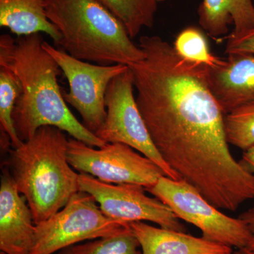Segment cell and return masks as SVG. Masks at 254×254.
I'll list each match as a JSON object with an SVG mask.
<instances>
[{"instance_id":"1","label":"cell","mask_w":254,"mask_h":254,"mask_svg":"<svg viewBox=\"0 0 254 254\" xmlns=\"http://www.w3.org/2000/svg\"><path fill=\"white\" fill-rule=\"evenodd\" d=\"M145 58L128 67L136 103L162 158L182 179L203 182L231 165L225 117L210 91L208 66L181 58L159 36H141Z\"/></svg>"},{"instance_id":"2","label":"cell","mask_w":254,"mask_h":254,"mask_svg":"<svg viewBox=\"0 0 254 254\" xmlns=\"http://www.w3.org/2000/svg\"><path fill=\"white\" fill-rule=\"evenodd\" d=\"M41 33L20 37H0V65L9 68L21 85L13 113V123L22 142L34 136L38 128L52 126L74 139L101 148L107 143L87 129L66 104L58 76L63 72L58 63L43 48Z\"/></svg>"},{"instance_id":"3","label":"cell","mask_w":254,"mask_h":254,"mask_svg":"<svg viewBox=\"0 0 254 254\" xmlns=\"http://www.w3.org/2000/svg\"><path fill=\"white\" fill-rule=\"evenodd\" d=\"M68 143L64 131L44 126L9 150L10 173L31 209L35 225L58 213L80 191L79 174L68 163Z\"/></svg>"},{"instance_id":"4","label":"cell","mask_w":254,"mask_h":254,"mask_svg":"<svg viewBox=\"0 0 254 254\" xmlns=\"http://www.w3.org/2000/svg\"><path fill=\"white\" fill-rule=\"evenodd\" d=\"M46 13L61 34L58 46L68 55L103 66H129L145 53L100 0H48Z\"/></svg>"},{"instance_id":"5","label":"cell","mask_w":254,"mask_h":254,"mask_svg":"<svg viewBox=\"0 0 254 254\" xmlns=\"http://www.w3.org/2000/svg\"><path fill=\"white\" fill-rule=\"evenodd\" d=\"M93 197L78 191L67 204L45 221L36 225L30 254H53L85 240L116 235L130 224L108 218Z\"/></svg>"},{"instance_id":"6","label":"cell","mask_w":254,"mask_h":254,"mask_svg":"<svg viewBox=\"0 0 254 254\" xmlns=\"http://www.w3.org/2000/svg\"><path fill=\"white\" fill-rule=\"evenodd\" d=\"M145 190L168 205L180 220L199 228L205 240L237 250L247 248L251 239L247 224L222 213L187 182L163 176Z\"/></svg>"},{"instance_id":"7","label":"cell","mask_w":254,"mask_h":254,"mask_svg":"<svg viewBox=\"0 0 254 254\" xmlns=\"http://www.w3.org/2000/svg\"><path fill=\"white\" fill-rule=\"evenodd\" d=\"M134 88L129 67L112 80L105 94L106 119L95 134L105 143H124L131 147L153 160L167 177L181 180L155 148L133 95Z\"/></svg>"},{"instance_id":"8","label":"cell","mask_w":254,"mask_h":254,"mask_svg":"<svg viewBox=\"0 0 254 254\" xmlns=\"http://www.w3.org/2000/svg\"><path fill=\"white\" fill-rule=\"evenodd\" d=\"M67 158L71 166L80 173L113 185L131 184L147 189L166 176L153 160L124 143H106L95 149L71 138L68 139Z\"/></svg>"},{"instance_id":"9","label":"cell","mask_w":254,"mask_h":254,"mask_svg":"<svg viewBox=\"0 0 254 254\" xmlns=\"http://www.w3.org/2000/svg\"><path fill=\"white\" fill-rule=\"evenodd\" d=\"M42 46L58 63L67 79L69 91H63L65 102L77 110L83 126L96 133L106 119L105 94L108 87L114 78L128 66L93 64L76 59L46 41Z\"/></svg>"},{"instance_id":"10","label":"cell","mask_w":254,"mask_h":254,"mask_svg":"<svg viewBox=\"0 0 254 254\" xmlns=\"http://www.w3.org/2000/svg\"><path fill=\"white\" fill-rule=\"evenodd\" d=\"M78 182L80 191L91 195L108 218L127 223L149 221L168 230L186 232L173 210L158 198L148 196L141 185L105 183L85 173L79 174Z\"/></svg>"},{"instance_id":"11","label":"cell","mask_w":254,"mask_h":254,"mask_svg":"<svg viewBox=\"0 0 254 254\" xmlns=\"http://www.w3.org/2000/svg\"><path fill=\"white\" fill-rule=\"evenodd\" d=\"M11 173L2 170L0 185V250L6 254H30L36 225Z\"/></svg>"},{"instance_id":"12","label":"cell","mask_w":254,"mask_h":254,"mask_svg":"<svg viewBox=\"0 0 254 254\" xmlns=\"http://www.w3.org/2000/svg\"><path fill=\"white\" fill-rule=\"evenodd\" d=\"M208 80L210 91L225 115L254 104V55L228 54L218 64L208 66Z\"/></svg>"},{"instance_id":"13","label":"cell","mask_w":254,"mask_h":254,"mask_svg":"<svg viewBox=\"0 0 254 254\" xmlns=\"http://www.w3.org/2000/svg\"><path fill=\"white\" fill-rule=\"evenodd\" d=\"M130 224L142 254H230L232 247L195 237L185 232L151 226L144 222Z\"/></svg>"},{"instance_id":"14","label":"cell","mask_w":254,"mask_h":254,"mask_svg":"<svg viewBox=\"0 0 254 254\" xmlns=\"http://www.w3.org/2000/svg\"><path fill=\"white\" fill-rule=\"evenodd\" d=\"M198 15L200 26L214 38L226 34L230 25L234 36L254 28L253 0H203Z\"/></svg>"},{"instance_id":"15","label":"cell","mask_w":254,"mask_h":254,"mask_svg":"<svg viewBox=\"0 0 254 254\" xmlns=\"http://www.w3.org/2000/svg\"><path fill=\"white\" fill-rule=\"evenodd\" d=\"M48 0H0V26L18 37L45 33L58 46L62 36L48 19Z\"/></svg>"},{"instance_id":"16","label":"cell","mask_w":254,"mask_h":254,"mask_svg":"<svg viewBox=\"0 0 254 254\" xmlns=\"http://www.w3.org/2000/svg\"><path fill=\"white\" fill-rule=\"evenodd\" d=\"M123 23L130 38L154 25L158 6L165 0H100Z\"/></svg>"},{"instance_id":"17","label":"cell","mask_w":254,"mask_h":254,"mask_svg":"<svg viewBox=\"0 0 254 254\" xmlns=\"http://www.w3.org/2000/svg\"><path fill=\"white\" fill-rule=\"evenodd\" d=\"M21 91L17 76L9 68L0 65V129L2 148H7L10 143L13 148L22 144L15 130L12 118Z\"/></svg>"},{"instance_id":"18","label":"cell","mask_w":254,"mask_h":254,"mask_svg":"<svg viewBox=\"0 0 254 254\" xmlns=\"http://www.w3.org/2000/svg\"><path fill=\"white\" fill-rule=\"evenodd\" d=\"M131 227L125 231L62 250V254H142Z\"/></svg>"},{"instance_id":"19","label":"cell","mask_w":254,"mask_h":254,"mask_svg":"<svg viewBox=\"0 0 254 254\" xmlns=\"http://www.w3.org/2000/svg\"><path fill=\"white\" fill-rule=\"evenodd\" d=\"M174 49L184 59L214 66L221 58L210 53L206 38L198 28L190 26L182 30L173 45Z\"/></svg>"},{"instance_id":"20","label":"cell","mask_w":254,"mask_h":254,"mask_svg":"<svg viewBox=\"0 0 254 254\" xmlns=\"http://www.w3.org/2000/svg\"><path fill=\"white\" fill-rule=\"evenodd\" d=\"M225 129L229 144L246 150L254 145V104L227 114Z\"/></svg>"},{"instance_id":"21","label":"cell","mask_w":254,"mask_h":254,"mask_svg":"<svg viewBox=\"0 0 254 254\" xmlns=\"http://www.w3.org/2000/svg\"><path fill=\"white\" fill-rule=\"evenodd\" d=\"M225 53L227 55L247 53L254 55V28L237 36L229 35Z\"/></svg>"},{"instance_id":"22","label":"cell","mask_w":254,"mask_h":254,"mask_svg":"<svg viewBox=\"0 0 254 254\" xmlns=\"http://www.w3.org/2000/svg\"><path fill=\"white\" fill-rule=\"evenodd\" d=\"M239 218L247 224L251 233L250 242L246 249L254 252V207L247 210L245 213L241 214Z\"/></svg>"},{"instance_id":"23","label":"cell","mask_w":254,"mask_h":254,"mask_svg":"<svg viewBox=\"0 0 254 254\" xmlns=\"http://www.w3.org/2000/svg\"><path fill=\"white\" fill-rule=\"evenodd\" d=\"M250 173L254 175V145L249 149L244 150L240 162Z\"/></svg>"},{"instance_id":"24","label":"cell","mask_w":254,"mask_h":254,"mask_svg":"<svg viewBox=\"0 0 254 254\" xmlns=\"http://www.w3.org/2000/svg\"><path fill=\"white\" fill-rule=\"evenodd\" d=\"M230 254H254V252H251L247 249H240V250H237Z\"/></svg>"},{"instance_id":"25","label":"cell","mask_w":254,"mask_h":254,"mask_svg":"<svg viewBox=\"0 0 254 254\" xmlns=\"http://www.w3.org/2000/svg\"><path fill=\"white\" fill-rule=\"evenodd\" d=\"M1 254H6L3 253V252H1ZM60 254H61V253H60Z\"/></svg>"},{"instance_id":"26","label":"cell","mask_w":254,"mask_h":254,"mask_svg":"<svg viewBox=\"0 0 254 254\" xmlns=\"http://www.w3.org/2000/svg\"><path fill=\"white\" fill-rule=\"evenodd\" d=\"M253 2H254V0H253Z\"/></svg>"}]
</instances>
